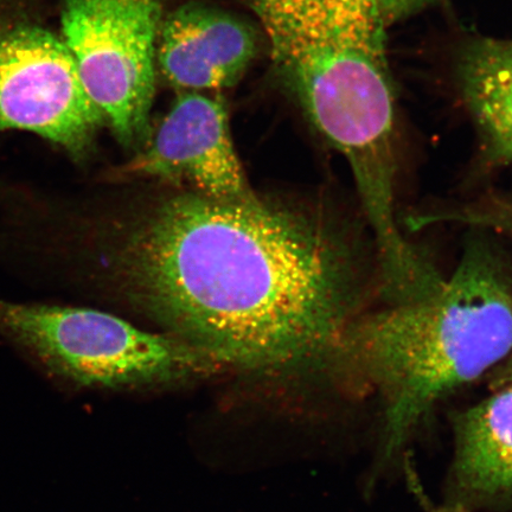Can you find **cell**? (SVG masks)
<instances>
[{"instance_id": "obj_11", "label": "cell", "mask_w": 512, "mask_h": 512, "mask_svg": "<svg viewBox=\"0 0 512 512\" xmlns=\"http://www.w3.org/2000/svg\"><path fill=\"white\" fill-rule=\"evenodd\" d=\"M434 223H458L473 228L490 229L512 239V196L492 192L475 201L428 211L409 219V224L415 229Z\"/></svg>"}, {"instance_id": "obj_3", "label": "cell", "mask_w": 512, "mask_h": 512, "mask_svg": "<svg viewBox=\"0 0 512 512\" xmlns=\"http://www.w3.org/2000/svg\"><path fill=\"white\" fill-rule=\"evenodd\" d=\"M511 355L512 287L495 255L475 242L432 296L357 313L336 361L386 394L392 450L441 396Z\"/></svg>"}, {"instance_id": "obj_13", "label": "cell", "mask_w": 512, "mask_h": 512, "mask_svg": "<svg viewBox=\"0 0 512 512\" xmlns=\"http://www.w3.org/2000/svg\"><path fill=\"white\" fill-rule=\"evenodd\" d=\"M509 364L507 369V375L504 377V383H512V355L508 358Z\"/></svg>"}, {"instance_id": "obj_4", "label": "cell", "mask_w": 512, "mask_h": 512, "mask_svg": "<svg viewBox=\"0 0 512 512\" xmlns=\"http://www.w3.org/2000/svg\"><path fill=\"white\" fill-rule=\"evenodd\" d=\"M0 337L50 373L85 387H163L221 370L181 339L83 307L0 299Z\"/></svg>"}, {"instance_id": "obj_8", "label": "cell", "mask_w": 512, "mask_h": 512, "mask_svg": "<svg viewBox=\"0 0 512 512\" xmlns=\"http://www.w3.org/2000/svg\"><path fill=\"white\" fill-rule=\"evenodd\" d=\"M256 50L258 38L245 22L207 6L187 5L163 22L157 61L178 91H220L241 78Z\"/></svg>"}, {"instance_id": "obj_1", "label": "cell", "mask_w": 512, "mask_h": 512, "mask_svg": "<svg viewBox=\"0 0 512 512\" xmlns=\"http://www.w3.org/2000/svg\"><path fill=\"white\" fill-rule=\"evenodd\" d=\"M112 228L94 242L101 265L221 370L283 376L336 361L357 286L347 243L324 219L258 195L191 190Z\"/></svg>"}, {"instance_id": "obj_7", "label": "cell", "mask_w": 512, "mask_h": 512, "mask_svg": "<svg viewBox=\"0 0 512 512\" xmlns=\"http://www.w3.org/2000/svg\"><path fill=\"white\" fill-rule=\"evenodd\" d=\"M121 177L188 182L200 194L224 201L247 200L249 187L219 98L183 93L151 142L118 171Z\"/></svg>"}, {"instance_id": "obj_6", "label": "cell", "mask_w": 512, "mask_h": 512, "mask_svg": "<svg viewBox=\"0 0 512 512\" xmlns=\"http://www.w3.org/2000/svg\"><path fill=\"white\" fill-rule=\"evenodd\" d=\"M102 123L66 43L0 0V131L35 133L81 160Z\"/></svg>"}, {"instance_id": "obj_2", "label": "cell", "mask_w": 512, "mask_h": 512, "mask_svg": "<svg viewBox=\"0 0 512 512\" xmlns=\"http://www.w3.org/2000/svg\"><path fill=\"white\" fill-rule=\"evenodd\" d=\"M307 119L342 153L376 252L407 248L395 214V102L386 21L376 0H243Z\"/></svg>"}, {"instance_id": "obj_9", "label": "cell", "mask_w": 512, "mask_h": 512, "mask_svg": "<svg viewBox=\"0 0 512 512\" xmlns=\"http://www.w3.org/2000/svg\"><path fill=\"white\" fill-rule=\"evenodd\" d=\"M459 87L497 162H512V40L473 38L460 51Z\"/></svg>"}, {"instance_id": "obj_10", "label": "cell", "mask_w": 512, "mask_h": 512, "mask_svg": "<svg viewBox=\"0 0 512 512\" xmlns=\"http://www.w3.org/2000/svg\"><path fill=\"white\" fill-rule=\"evenodd\" d=\"M456 473L476 494H512V383L459 416Z\"/></svg>"}, {"instance_id": "obj_5", "label": "cell", "mask_w": 512, "mask_h": 512, "mask_svg": "<svg viewBox=\"0 0 512 512\" xmlns=\"http://www.w3.org/2000/svg\"><path fill=\"white\" fill-rule=\"evenodd\" d=\"M166 0H64L63 41L89 98L121 143L142 142L155 95Z\"/></svg>"}, {"instance_id": "obj_12", "label": "cell", "mask_w": 512, "mask_h": 512, "mask_svg": "<svg viewBox=\"0 0 512 512\" xmlns=\"http://www.w3.org/2000/svg\"><path fill=\"white\" fill-rule=\"evenodd\" d=\"M434 2L435 0H376L387 25L400 22Z\"/></svg>"}]
</instances>
